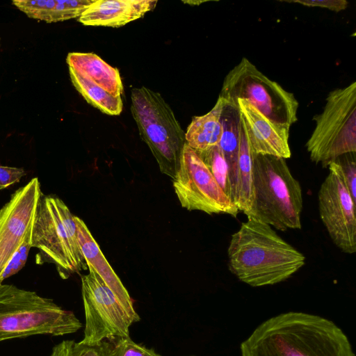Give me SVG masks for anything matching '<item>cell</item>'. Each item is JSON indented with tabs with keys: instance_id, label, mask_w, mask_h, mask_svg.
I'll return each instance as SVG.
<instances>
[{
	"instance_id": "83f0119b",
	"label": "cell",
	"mask_w": 356,
	"mask_h": 356,
	"mask_svg": "<svg viewBox=\"0 0 356 356\" xmlns=\"http://www.w3.org/2000/svg\"><path fill=\"white\" fill-rule=\"evenodd\" d=\"M288 3H296L309 7H320L339 12L345 10L348 5L346 0H293L284 1Z\"/></svg>"
},
{
	"instance_id": "4fadbf2b",
	"label": "cell",
	"mask_w": 356,
	"mask_h": 356,
	"mask_svg": "<svg viewBox=\"0 0 356 356\" xmlns=\"http://www.w3.org/2000/svg\"><path fill=\"white\" fill-rule=\"evenodd\" d=\"M234 103L238 105L253 154L284 159L291 157L290 127L270 120L245 99H238Z\"/></svg>"
},
{
	"instance_id": "9c48e42d",
	"label": "cell",
	"mask_w": 356,
	"mask_h": 356,
	"mask_svg": "<svg viewBox=\"0 0 356 356\" xmlns=\"http://www.w3.org/2000/svg\"><path fill=\"white\" fill-rule=\"evenodd\" d=\"M88 268L89 273L81 277L86 325L81 341L94 345L104 339L129 337L133 318L93 268Z\"/></svg>"
},
{
	"instance_id": "ba28073f",
	"label": "cell",
	"mask_w": 356,
	"mask_h": 356,
	"mask_svg": "<svg viewBox=\"0 0 356 356\" xmlns=\"http://www.w3.org/2000/svg\"><path fill=\"white\" fill-rule=\"evenodd\" d=\"M219 97L233 103L245 99L270 120L288 127L298 120V102L294 95L245 57L226 75Z\"/></svg>"
},
{
	"instance_id": "5bb4252c",
	"label": "cell",
	"mask_w": 356,
	"mask_h": 356,
	"mask_svg": "<svg viewBox=\"0 0 356 356\" xmlns=\"http://www.w3.org/2000/svg\"><path fill=\"white\" fill-rule=\"evenodd\" d=\"M156 3L153 0H95L79 21L86 26L119 27L143 17Z\"/></svg>"
},
{
	"instance_id": "44dd1931",
	"label": "cell",
	"mask_w": 356,
	"mask_h": 356,
	"mask_svg": "<svg viewBox=\"0 0 356 356\" xmlns=\"http://www.w3.org/2000/svg\"><path fill=\"white\" fill-rule=\"evenodd\" d=\"M71 81L84 99L102 112L110 115H120L122 110L121 97L111 95L104 88L93 84L69 68Z\"/></svg>"
},
{
	"instance_id": "30bf717a",
	"label": "cell",
	"mask_w": 356,
	"mask_h": 356,
	"mask_svg": "<svg viewBox=\"0 0 356 356\" xmlns=\"http://www.w3.org/2000/svg\"><path fill=\"white\" fill-rule=\"evenodd\" d=\"M172 180L175 192L184 208L236 217L237 207L218 186L196 151L186 143Z\"/></svg>"
},
{
	"instance_id": "7c38bea8",
	"label": "cell",
	"mask_w": 356,
	"mask_h": 356,
	"mask_svg": "<svg viewBox=\"0 0 356 356\" xmlns=\"http://www.w3.org/2000/svg\"><path fill=\"white\" fill-rule=\"evenodd\" d=\"M42 194L40 181L33 177L0 209V284L6 267L34 222Z\"/></svg>"
},
{
	"instance_id": "6da1fadb",
	"label": "cell",
	"mask_w": 356,
	"mask_h": 356,
	"mask_svg": "<svg viewBox=\"0 0 356 356\" xmlns=\"http://www.w3.org/2000/svg\"><path fill=\"white\" fill-rule=\"evenodd\" d=\"M240 349L241 356H355L347 336L334 323L299 312L263 322Z\"/></svg>"
},
{
	"instance_id": "ffe728a7",
	"label": "cell",
	"mask_w": 356,
	"mask_h": 356,
	"mask_svg": "<svg viewBox=\"0 0 356 356\" xmlns=\"http://www.w3.org/2000/svg\"><path fill=\"white\" fill-rule=\"evenodd\" d=\"M252 186V151L241 121L237 169L236 206L245 213L251 206Z\"/></svg>"
},
{
	"instance_id": "e0dca14e",
	"label": "cell",
	"mask_w": 356,
	"mask_h": 356,
	"mask_svg": "<svg viewBox=\"0 0 356 356\" xmlns=\"http://www.w3.org/2000/svg\"><path fill=\"white\" fill-rule=\"evenodd\" d=\"M222 102L220 120L222 134L219 143L229 168V179L236 205L237 189V169L239 150L241 113L238 105L220 97Z\"/></svg>"
},
{
	"instance_id": "7402d4cb",
	"label": "cell",
	"mask_w": 356,
	"mask_h": 356,
	"mask_svg": "<svg viewBox=\"0 0 356 356\" xmlns=\"http://www.w3.org/2000/svg\"><path fill=\"white\" fill-rule=\"evenodd\" d=\"M196 152L208 168L218 186L233 202L229 168L219 145L206 150L196 151Z\"/></svg>"
},
{
	"instance_id": "3957f363",
	"label": "cell",
	"mask_w": 356,
	"mask_h": 356,
	"mask_svg": "<svg viewBox=\"0 0 356 356\" xmlns=\"http://www.w3.org/2000/svg\"><path fill=\"white\" fill-rule=\"evenodd\" d=\"M302 193L286 159L252 153V202L244 213L280 231L301 229Z\"/></svg>"
},
{
	"instance_id": "277c9868",
	"label": "cell",
	"mask_w": 356,
	"mask_h": 356,
	"mask_svg": "<svg viewBox=\"0 0 356 356\" xmlns=\"http://www.w3.org/2000/svg\"><path fill=\"white\" fill-rule=\"evenodd\" d=\"M82 323L53 300L13 284H0V341L38 334L63 336Z\"/></svg>"
},
{
	"instance_id": "2e32d148",
	"label": "cell",
	"mask_w": 356,
	"mask_h": 356,
	"mask_svg": "<svg viewBox=\"0 0 356 356\" xmlns=\"http://www.w3.org/2000/svg\"><path fill=\"white\" fill-rule=\"evenodd\" d=\"M69 68L78 74L108 92L121 97L123 86L119 71L93 53H69L67 56Z\"/></svg>"
},
{
	"instance_id": "9a60e30c",
	"label": "cell",
	"mask_w": 356,
	"mask_h": 356,
	"mask_svg": "<svg viewBox=\"0 0 356 356\" xmlns=\"http://www.w3.org/2000/svg\"><path fill=\"white\" fill-rule=\"evenodd\" d=\"M74 220L79 243L87 266L93 268L106 285L115 294L134 321H140V316L134 308L127 290L106 259L88 227L81 218L76 216H74Z\"/></svg>"
},
{
	"instance_id": "d4e9b609",
	"label": "cell",
	"mask_w": 356,
	"mask_h": 356,
	"mask_svg": "<svg viewBox=\"0 0 356 356\" xmlns=\"http://www.w3.org/2000/svg\"><path fill=\"white\" fill-rule=\"evenodd\" d=\"M335 161L340 167L344 182L353 200L356 203V159L355 152L339 156Z\"/></svg>"
},
{
	"instance_id": "ac0fdd59",
	"label": "cell",
	"mask_w": 356,
	"mask_h": 356,
	"mask_svg": "<svg viewBox=\"0 0 356 356\" xmlns=\"http://www.w3.org/2000/svg\"><path fill=\"white\" fill-rule=\"evenodd\" d=\"M95 0H14L13 4L29 17L47 23L79 17Z\"/></svg>"
},
{
	"instance_id": "8992f818",
	"label": "cell",
	"mask_w": 356,
	"mask_h": 356,
	"mask_svg": "<svg viewBox=\"0 0 356 356\" xmlns=\"http://www.w3.org/2000/svg\"><path fill=\"white\" fill-rule=\"evenodd\" d=\"M131 97V111L142 140L161 172L173 179L186 144L185 133L160 94L141 87L134 88Z\"/></svg>"
},
{
	"instance_id": "8fae6325",
	"label": "cell",
	"mask_w": 356,
	"mask_h": 356,
	"mask_svg": "<svg viewBox=\"0 0 356 356\" xmlns=\"http://www.w3.org/2000/svg\"><path fill=\"white\" fill-rule=\"evenodd\" d=\"M318 193L321 219L330 238L342 252H356L355 202L344 182L339 165L332 161Z\"/></svg>"
},
{
	"instance_id": "52a82bcc",
	"label": "cell",
	"mask_w": 356,
	"mask_h": 356,
	"mask_svg": "<svg viewBox=\"0 0 356 356\" xmlns=\"http://www.w3.org/2000/svg\"><path fill=\"white\" fill-rule=\"evenodd\" d=\"M313 120L315 127L306 143L312 161L326 168L339 156L356 152V82L330 91Z\"/></svg>"
},
{
	"instance_id": "5b68a950",
	"label": "cell",
	"mask_w": 356,
	"mask_h": 356,
	"mask_svg": "<svg viewBox=\"0 0 356 356\" xmlns=\"http://www.w3.org/2000/svg\"><path fill=\"white\" fill-rule=\"evenodd\" d=\"M32 248L38 250L36 262L52 263L60 275L88 268L78 240L74 216L59 197L42 194L37 207L32 232Z\"/></svg>"
},
{
	"instance_id": "7a4b0ae2",
	"label": "cell",
	"mask_w": 356,
	"mask_h": 356,
	"mask_svg": "<svg viewBox=\"0 0 356 356\" xmlns=\"http://www.w3.org/2000/svg\"><path fill=\"white\" fill-rule=\"evenodd\" d=\"M227 257L231 273L254 287L285 281L305 264V257L270 225L251 218L232 234Z\"/></svg>"
},
{
	"instance_id": "484cf974",
	"label": "cell",
	"mask_w": 356,
	"mask_h": 356,
	"mask_svg": "<svg viewBox=\"0 0 356 356\" xmlns=\"http://www.w3.org/2000/svg\"><path fill=\"white\" fill-rule=\"evenodd\" d=\"M115 339L111 356H161L154 350L135 343L129 337Z\"/></svg>"
},
{
	"instance_id": "d6986e66",
	"label": "cell",
	"mask_w": 356,
	"mask_h": 356,
	"mask_svg": "<svg viewBox=\"0 0 356 356\" xmlns=\"http://www.w3.org/2000/svg\"><path fill=\"white\" fill-rule=\"evenodd\" d=\"M222 102L218 97L207 113L195 116L185 133L186 143L195 151H202L218 145L222 134L220 120Z\"/></svg>"
},
{
	"instance_id": "cb8c5ba5",
	"label": "cell",
	"mask_w": 356,
	"mask_h": 356,
	"mask_svg": "<svg viewBox=\"0 0 356 356\" xmlns=\"http://www.w3.org/2000/svg\"><path fill=\"white\" fill-rule=\"evenodd\" d=\"M33 227V223L26 234L22 243L6 267L1 277V282L4 280L17 273L25 266L30 250L32 248Z\"/></svg>"
},
{
	"instance_id": "4316f807",
	"label": "cell",
	"mask_w": 356,
	"mask_h": 356,
	"mask_svg": "<svg viewBox=\"0 0 356 356\" xmlns=\"http://www.w3.org/2000/svg\"><path fill=\"white\" fill-rule=\"evenodd\" d=\"M25 175L22 168L0 165V191L19 182Z\"/></svg>"
},
{
	"instance_id": "603a6c76",
	"label": "cell",
	"mask_w": 356,
	"mask_h": 356,
	"mask_svg": "<svg viewBox=\"0 0 356 356\" xmlns=\"http://www.w3.org/2000/svg\"><path fill=\"white\" fill-rule=\"evenodd\" d=\"M113 346L105 341L88 345L81 341L65 340L56 345L49 356H111Z\"/></svg>"
}]
</instances>
